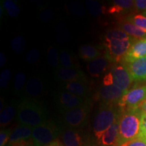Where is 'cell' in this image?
I'll use <instances>...</instances> for the list:
<instances>
[{"instance_id":"obj_1","label":"cell","mask_w":146,"mask_h":146,"mask_svg":"<svg viewBox=\"0 0 146 146\" xmlns=\"http://www.w3.org/2000/svg\"><path fill=\"white\" fill-rule=\"evenodd\" d=\"M16 119L21 125L35 127L47 121V112L41 102L23 98L18 106Z\"/></svg>"},{"instance_id":"obj_2","label":"cell","mask_w":146,"mask_h":146,"mask_svg":"<svg viewBox=\"0 0 146 146\" xmlns=\"http://www.w3.org/2000/svg\"><path fill=\"white\" fill-rule=\"evenodd\" d=\"M117 146L137 138L139 135L142 111L140 107L121 111Z\"/></svg>"},{"instance_id":"obj_3","label":"cell","mask_w":146,"mask_h":146,"mask_svg":"<svg viewBox=\"0 0 146 146\" xmlns=\"http://www.w3.org/2000/svg\"><path fill=\"white\" fill-rule=\"evenodd\" d=\"M121 110L115 104L101 103L93 121V133L96 139L100 141L102 135L120 117Z\"/></svg>"},{"instance_id":"obj_4","label":"cell","mask_w":146,"mask_h":146,"mask_svg":"<svg viewBox=\"0 0 146 146\" xmlns=\"http://www.w3.org/2000/svg\"><path fill=\"white\" fill-rule=\"evenodd\" d=\"M62 129L57 123L46 121L37 127H33L32 139L35 146H44L57 140L62 133Z\"/></svg>"},{"instance_id":"obj_5","label":"cell","mask_w":146,"mask_h":146,"mask_svg":"<svg viewBox=\"0 0 146 146\" xmlns=\"http://www.w3.org/2000/svg\"><path fill=\"white\" fill-rule=\"evenodd\" d=\"M90 109V100L86 99L82 104L63 113L62 120L64 124L67 128L81 129L87 123Z\"/></svg>"},{"instance_id":"obj_6","label":"cell","mask_w":146,"mask_h":146,"mask_svg":"<svg viewBox=\"0 0 146 146\" xmlns=\"http://www.w3.org/2000/svg\"><path fill=\"white\" fill-rule=\"evenodd\" d=\"M146 99V85L134 87L122 97L118 106L121 111L139 107Z\"/></svg>"},{"instance_id":"obj_7","label":"cell","mask_w":146,"mask_h":146,"mask_svg":"<svg viewBox=\"0 0 146 146\" xmlns=\"http://www.w3.org/2000/svg\"><path fill=\"white\" fill-rule=\"evenodd\" d=\"M104 43L107 52L105 56L110 62H119L124 58L131 46V40L105 39Z\"/></svg>"},{"instance_id":"obj_8","label":"cell","mask_w":146,"mask_h":146,"mask_svg":"<svg viewBox=\"0 0 146 146\" xmlns=\"http://www.w3.org/2000/svg\"><path fill=\"white\" fill-rule=\"evenodd\" d=\"M63 146H89L88 135L81 129L66 128L61 133Z\"/></svg>"},{"instance_id":"obj_9","label":"cell","mask_w":146,"mask_h":146,"mask_svg":"<svg viewBox=\"0 0 146 146\" xmlns=\"http://www.w3.org/2000/svg\"><path fill=\"white\" fill-rule=\"evenodd\" d=\"M112 76V83L122 91H128V89L133 81L127 66L117 64L113 66L110 70Z\"/></svg>"},{"instance_id":"obj_10","label":"cell","mask_w":146,"mask_h":146,"mask_svg":"<svg viewBox=\"0 0 146 146\" xmlns=\"http://www.w3.org/2000/svg\"><path fill=\"white\" fill-rule=\"evenodd\" d=\"M85 100L86 99L85 98L75 96L66 91H62L58 93L56 98L57 106L62 114L82 104Z\"/></svg>"},{"instance_id":"obj_11","label":"cell","mask_w":146,"mask_h":146,"mask_svg":"<svg viewBox=\"0 0 146 146\" xmlns=\"http://www.w3.org/2000/svg\"><path fill=\"white\" fill-rule=\"evenodd\" d=\"M126 92L118 88L114 85H103L100 89L98 96L101 100V103L116 104L119 102Z\"/></svg>"},{"instance_id":"obj_12","label":"cell","mask_w":146,"mask_h":146,"mask_svg":"<svg viewBox=\"0 0 146 146\" xmlns=\"http://www.w3.org/2000/svg\"><path fill=\"white\" fill-rule=\"evenodd\" d=\"M55 74L58 80L65 83L86 81V77L83 72L78 68H68L60 66L55 72Z\"/></svg>"},{"instance_id":"obj_13","label":"cell","mask_w":146,"mask_h":146,"mask_svg":"<svg viewBox=\"0 0 146 146\" xmlns=\"http://www.w3.org/2000/svg\"><path fill=\"white\" fill-rule=\"evenodd\" d=\"M127 68L133 81H146V56L128 63Z\"/></svg>"},{"instance_id":"obj_14","label":"cell","mask_w":146,"mask_h":146,"mask_svg":"<svg viewBox=\"0 0 146 146\" xmlns=\"http://www.w3.org/2000/svg\"><path fill=\"white\" fill-rule=\"evenodd\" d=\"M146 56V38L134 42L124 57L125 62L130 63Z\"/></svg>"},{"instance_id":"obj_15","label":"cell","mask_w":146,"mask_h":146,"mask_svg":"<svg viewBox=\"0 0 146 146\" xmlns=\"http://www.w3.org/2000/svg\"><path fill=\"white\" fill-rule=\"evenodd\" d=\"M119 120H116L102 135L99 142L102 146H117L119 136Z\"/></svg>"},{"instance_id":"obj_16","label":"cell","mask_w":146,"mask_h":146,"mask_svg":"<svg viewBox=\"0 0 146 146\" xmlns=\"http://www.w3.org/2000/svg\"><path fill=\"white\" fill-rule=\"evenodd\" d=\"M109 62V60L106 56H101L92 61L89 62L87 66V72L92 77H100L103 73L106 72L108 66Z\"/></svg>"},{"instance_id":"obj_17","label":"cell","mask_w":146,"mask_h":146,"mask_svg":"<svg viewBox=\"0 0 146 146\" xmlns=\"http://www.w3.org/2000/svg\"><path fill=\"white\" fill-rule=\"evenodd\" d=\"M33 127L21 125L16 128L11 133L8 144H12L32 139V133Z\"/></svg>"},{"instance_id":"obj_18","label":"cell","mask_w":146,"mask_h":146,"mask_svg":"<svg viewBox=\"0 0 146 146\" xmlns=\"http://www.w3.org/2000/svg\"><path fill=\"white\" fill-rule=\"evenodd\" d=\"M63 88L64 91L83 98H86L89 94V88L85 82L74 81L65 83L63 85Z\"/></svg>"},{"instance_id":"obj_19","label":"cell","mask_w":146,"mask_h":146,"mask_svg":"<svg viewBox=\"0 0 146 146\" xmlns=\"http://www.w3.org/2000/svg\"><path fill=\"white\" fill-rule=\"evenodd\" d=\"M43 90V85L41 78L37 76H32L27 82L25 91L29 96L35 98L41 96Z\"/></svg>"},{"instance_id":"obj_20","label":"cell","mask_w":146,"mask_h":146,"mask_svg":"<svg viewBox=\"0 0 146 146\" xmlns=\"http://www.w3.org/2000/svg\"><path fill=\"white\" fill-rule=\"evenodd\" d=\"M18 109H16L15 102L10 104L3 108L0 114V125L1 127H5L10 124L16 115H17Z\"/></svg>"},{"instance_id":"obj_21","label":"cell","mask_w":146,"mask_h":146,"mask_svg":"<svg viewBox=\"0 0 146 146\" xmlns=\"http://www.w3.org/2000/svg\"><path fill=\"white\" fill-rule=\"evenodd\" d=\"M80 58L86 61H92L102 56V52L96 47L90 45H83L78 50Z\"/></svg>"},{"instance_id":"obj_22","label":"cell","mask_w":146,"mask_h":146,"mask_svg":"<svg viewBox=\"0 0 146 146\" xmlns=\"http://www.w3.org/2000/svg\"><path fill=\"white\" fill-rule=\"evenodd\" d=\"M134 5L135 1L133 0H114L112 6L108 8V12L111 14L123 13L130 10Z\"/></svg>"},{"instance_id":"obj_23","label":"cell","mask_w":146,"mask_h":146,"mask_svg":"<svg viewBox=\"0 0 146 146\" xmlns=\"http://www.w3.org/2000/svg\"><path fill=\"white\" fill-rule=\"evenodd\" d=\"M119 27L129 36H132L136 39H141L146 38V33L145 31L129 22L121 23L119 25Z\"/></svg>"},{"instance_id":"obj_24","label":"cell","mask_w":146,"mask_h":146,"mask_svg":"<svg viewBox=\"0 0 146 146\" xmlns=\"http://www.w3.org/2000/svg\"><path fill=\"white\" fill-rule=\"evenodd\" d=\"M60 64L61 67L68 68H78L76 62L72 59L68 51L62 50L60 53Z\"/></svg>"},{"instance_id":"obj_25","label":"cell","mask_w":146,"mask_h":146,"mask_svg":"<svg viewBox=\"0 0 146 146\" xmlns=\"http://www.w3.org/2000/svg\"><path fill=\"white\" fill-rule=\"evenodd\" d=\"M47 61L52 68H59L60 55H58V50L55 47L50 46L47 50Z\"/></svg>"},{"instance_id":"obj_26","label":"cell","mask_w":146,"mask_h":146,"mask_svg":"<svg viewBox=\"0 0 146 146\" xmlns=\"http://www.w3.org/2000/svg\"><path fill=\"white\" fill-rule=\"evenodd\" d=\"M11 47L16 54H22L26 47V40L22 35L14 36L11 42Z\"/></svg>"},{"instance_id":"obj_27","label":"cell","mask_w":146,"mask_h":146,"mask_svg":"<svg viewBox=\"0 0 146 146\" xmlns=\"http://www.w3.org/2000/svg\"><path fill=\"white\" fill-rule=\"evenodd\" d=\"M105 39L130 40V36L121 29H110L106 33Z\"/></svg>"},{"instance_id":"obj_28","label":"cell","mask_w":146,"mask_h":146,"mask_svg":"<svg viewBox=\"0 0 146 146\" xmlns=\"http://www.w3.org/2000/svg\"><path fill=\"white\" fill-rule=\"evenodd\" d=\"M3 6L10 17L16 18L20 14V8L17 3L12 0L3 1Z\"/></svg>"},{"instance_id":"obj_29","label":"cell","mask_w":146,"mask_h":146,"mask_svg":"<svg viewBox=\"0 0 146 146\" xmlns=\"http://www.w3.org/2000/svg\"><path fill=\"white\" fill-rule=\"evenodd\" d=\"M127 21L146 33V17L143 14H135L130 16L127 18Z\"/></svg>"},{"instance_id":"obj_30","label":"cell","mask_w":146,"mask_h":146,"mask_svg":"<svg viewBox=\"0 0 146 146\" xmlns=\"http://www.w3.org/2000/svg\"><path fill=\"white\" fill-rule=\"evenodd\" d=\"M87 8L88 9L89 12L93 16L98 17L102 12V8L100 3L94 0H89L85 3Z\"/></svg>"},{"instance_id":"obj_31","label":"cell","mask_w":146,"mask_h":146,"mask_svg":"<svg viewBox=\"0 0 146 146\" xmlns=\"http://www.w3.org/2000/svg\"><path fill=\"white\" fill-rule=\"evenodd\" d=\"M56 37L60 43H65L68 41V31L65 25H60L56 28Z\"/></svg>"},{"instance_id":"obj_32","label":"cell","mask_w":146,"mask_h":146,"mask_svg":"<svg viewBox=\"0 0 146 146\" xmlns=\"http://www.w3.org/2000/svg\"><path fill=\"white\" fill-rule=\"evenodd\" d=\"M26 74L24 72H18L16 74L15 77H14V91L16 92H19L20 91L22 90L23 88L24 85H25V81H26Z\"/></svg>"},{"instance_id":"obj_33","label":"cell","mask_w":146,"mask_h":146,"mask_svg":"<svg viewBox=\"0 0 146 146\" xmlns=\"http://www.w3.org/2000/svg\"><path fill=\"white\" fill-rule=\"evenodd\" d=\"M11 75H12V72L10 69H4L1 72V75H0V87L1 88L4 89L8 86Z\"/></svg>"},{"instance_id":"obj_34","label":"cell","mask_w":146,"mask_h":146,"mask_svg":"<svg viewBox=\"0 0 146 146\" xmlns=\"http://www.w3.org/2000/svg\"><path fill=\"white\" fill-rule=\"evenodd\" d=\"M40 57V52L37 49H32L27 53L25 60L29 64H35Z\"/></svg>"},{"instance_id":"obj_35","label":"cell","mask_w":146,"mask_h":146,"mask_svg":"<svg viewBox=\"0 0 146 146\" xmlns=\"http://www.w3.org/2000/svg\"><path fill=\"white\" fill-rule=\"evenodd\" d=\"M11 133L10 129H1L0 131V146H5L6 144H8Z\"/></svg>"},{"instance_id":"obj_36","label":"cell","mask_w":146,"mask_h":146,"mask_svg":"<svg viewBox=\"0 0 146 146\" xmlns=\"http://www.w3.org/2000/svg\"><path fill=\"white\" fill-rule=\"evenodd\" d=\"M55 16L54 12L52 9L45 8L40 12V18L43 21L50 22L53 20Z\"/></svg>"},{"instance_id":"obj_37","label":"cell","mask_w":146,"mask_h":146,"mask_svg":"<svg viewBox=\"0 0 146 146\" xmlns=\"http://www.w3.org/2000/svg\"><path fill=\"white\" fill-rule=\"evenodd\" d=\"M139 137L143 139L146 141V114L142 113L141 125H140V131Z\"/></svg>"},{"instance_id":"obj_38","label":"cell","mask_w":146,"mask_h":146,"mask_svg":"<svg viewBox=\"0 0 146 146\" xmlns=\"http://www.w3.org/2000/svg\"><path fill=\"white\" fill-rule=\"evenodd\" d=\"M120 146H146V141L138 137L137 138L128 141Z\"/></svg>"},{"instance_id":"obj_39","label":"cell","mask_w":146,"mask_h":146,"mask_svg":"<svg viewBox=\"0 0 146 146\" xmlns=\"http://www.w3.org/2000/svg\"><path fill=\"white\" fill-rule=\"evenodd\" d=\"M76 10L75 16H83V14H85V10H84L83 7H82L81 5H80L79 3H77V4H74V3H72L70 6V10Z\"/></svg>"},{"instance_id":"obj_40","label":"cell","mask_w":146,"mask_h":146,"mask_svg":"<svg viewBox=\"0 0 146 146\" xmlns=\"http://www.w3.org/2000/svg\"><path fill=\"white\" fill-rule=\"evenodd\" d=\"M134 5L137 10L146 12V0H136Z\"/></svg>"},{"instance_id":"obj_41","label":"cell","mask_w":146,"mask_h":146,"mask_svg":"<svg viewBox=\"0 0 146 146\" xmlns=\"http://www.w3.org/2000/svg\"><path fill=\"white\" fill-rule=\"evenodd\" d=\"M6 63V57L3 53H0V66L2 67Z\"/></svg>"},{"instance_id":"obj_42","label":"cell","mask_w":146,"mask_h":146,"mask_svg":"<svg viewBox=\"0 0 146 146\" xmlns=\"http://www.w3.org/2000/svg\"><path fill=\"white\" fill-rule=\"evenodd\" d=\"M44 146H63L62 143H61V141L60 140H56V141L52 142V143L47 144V145H45Z\"/></svg>"},{"instance_id":"obj_43","label":"cell","mask_w":146,"mask_h":146,"mask_svg":"<svg viewBox=\"0 0 146 146\" xmlns=\"http://www.w3.org/2000/svg\"><path fill=\"white\" fill-rule=\"evenodd\" d=\"M140 108H141L142 112L143 113H145L146 114V99L144 100L143 103L141 104V106H140Z\"/></svg>"},{"instance_id":"obj_44","label":"cell","mask_w":146,"mask_h":146,"mask_svg":"<svg viewBox=\"0 0 146 146\" xmlns=\"http://www.w3.org/2000/svg\"><path fill=\"white\" fill-rule=\"evenodd\" d=\"M143 15L145 16V17H146V12H143Z\"/></svg>"},{"instance_id":"obj_45","label":"cell","mask_w":146,"mask_h":146,"mask_svg":"<svg viewBox=\"0 0 146 146\" xmlns=\"http://www.w3.org/2000/svg\"><path fill=\"white\" fill-rule=\"evenodd\" d=\"M7 146H9V145H7ZM31 146H35V145H31Z\"/></svg>"}]
</instances>
